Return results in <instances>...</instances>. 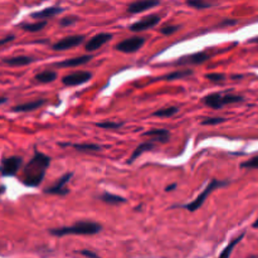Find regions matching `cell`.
<instances>
[{
    "instance_id": "obj_5",
    "label": "cell",
    "mask_w": 258,
    "mask_h": 258,
    "mask_svg": "<svg viewBox=\"0 0 258 258\" xmlns=\"http://www.w3.org/2000/svg\"><path fill=\"white\" fill-rule=\"evenodd\" d=\"M23 164V159L20 156H10L3 158L0 163V173L3 176H14L18 173Z\"/></svg>"
},
{
    "instance_id": "obj_29",
    "label": "cell",
    "mask_w": 258,
    "mask_h": 258,
    "mask_svg": "<svg viewBox=\"0 0 258 258\" xmlns=\"http://www.w3.org/2000/svg\"><path fill=\"white\" fill-rule=\"evenodd\" d=\"M241 168L244 169H258V156H254V158L249 159V160L244 161V163L241 164Z\"/></svg>"
},
{
    "instance_id": "obj_6",
    "label": "cell",
    "mask_w": 258,
    "mask_h": 258,
    "mask_svg": "<svg viewBox=\"0 0 258 258\" xmlns=\"http://www.w3.org/2000/svg\"><path fill=\"white\" fill-rule=\"evenodd\" d=\"M91 78H92V73L88 72V71H77V72L64 76L62 78V83L68 87H72V86L83 85V83L88 82Z\"/></svg>"
},
{
    "instance_id": "obj_38",
    "label": "cell",
    "mask_w": 258,
    "mask_h": 258,
    "mask_svg": "<svg viewBox=\"0 0 258 258\" xmlns=\"http://www.w3.org/2000/svg\"><path fill=\"white\" fill-rule=\"evenodd\" d=\"M249 42H251V43H258V37L253 38V39H251V40H249Z\"/></svg>"
},
{
    "instance_id": "obj_4",
    "label": "cell",
    "mask_w": 258,
    "mask_h": 258,
    "mask_svg": "<svg viewBox=\"0 0 258 258\" xmlns=\"http://www.w3.org/2000/svg\"><path fill=\"white\" fill-rule=\"evenodd\" d=\"M227 184H228L227 181H219V180H217V179H213V180H212L211 183L208 184V186H207V188L204 189L203 191H202V194H199L198 198L194 199L193 202H190V203L186 204L184 208H185L186 211H189V212L198 211V209L201 208L202 206H203L204 202L207 201V198H208L209 194L213 193V191L216 190L217 188H221V186L227 185Z\"/></svg>"
},
{
    "instance_id": "obj_40",
    "label": "cell",
    "mask_w": 258,
    "mask_h": 258,
    "mask_svg": "<svg viewBox=\"0 0 258 258\" xmlns=\"http://www.w3.org/2000/svg\"><path fill=\"white\" fill-rule=\"evenodd\" d=\"M253 228H258V219L253 223Z\"/></svg>"
},
{
    "instance_id": "obj_24",
    "label": "cell",
    "mask_w": 258,
    "mask_h": 258,
    "mask_svg": "<svg viewBox=\"0 0 258 258\" xmlns=\"http://www.w3.org/2000/svg\"><path fill=\"white\" fill-rule=\"evenodd\" d=\"M179 112V107L176 106H170V107H165V108H161V110L155 111L153 113V116L155 117H171V116L176 115Z\"/></svg>"
},
{
    "instance_id": "obj_37",
    "label": "cell",
    "mask_w": 258,
    "mask_h": 258,
    "mask_svg": "<svg viewBox=\"0 0 258 258\" xmlns=\"http://www.w3.org/2000/svg\"><path fill=\"white\" fill-rule=\"evenodd\" d=\"M176 186V184H171V185H169L168 188H166V191H170V190H174Z\"/></svg>"
},
{
    "instance_id": "obj_14",
    "label": "cell",
    "mask_w": 258,
    "mask_h": 258,
    "mask_svg": "<svg viewBox=\"0 0 258 258\" xmlns=\"http://www.w3.org/2000/svg\"><path fill=\"white\" fill-rule=\"evenodd\" d=\"M209 59V55L207 53H194V54L185 55V57L180 58L178 60L179 64L185 66V64H201V63H204L206 60Z\"/></svg>"
},
{
    "instance_id": "obj_16",
    "label": "cell",
    "mask_w": 258,
    "mask_h": 258,
    "mask_svg": "<svg viewBox=\"0 0 258 258\" xmlns=\"http://www.w3.org/2000/svg\"><path fill=\"white\" fill-rule=\"evenodd\" d=\"M45 103V100H35L30 101V102L20 103V105L14 106L12 108L13 112H30V111H34L37 108H39L40 106H43Z\"/></svg>"
},
{
    "instance_id": "obj_9",
    "label": "cell",
    "mask_w": 258,
    "mask_h": 258,
    "mask_svg": "<svg viewBox=\"0 0 258 258\" xmlns=\"http://www.w3.org/2000/svg\"><path fill=\"white\" fill-rule=\"evenodd\" d=\"M72 175H73L72 173L64 174V175H63L62 178L58 179V180L55 181L53 185H50L49 188L45 189V193H47V194H54V196H66V194H68V193H70V190L66 188V184H67L68 181L71 180Z\"/></svg>"
},
{
    "instance_id": "obj_22",
    "label": "cell",
    "mask_w": 258,
    "mask_h": 258,
    "mask_svg": "<svg viewBox=\"0 0 258 258\" xmlns=\"http://www.w3.org/2000/svg\"><path fill=\"white\" fill-rule=\"evenodd\" d=\"M57 73L52 70H45L43 72H39L37 76H35V80L40 83H49L53 82V81L57 80Z\"/></svg>"
},
{
    "instance_id": "obj_27",
    "label": "cell",
    "mask_w": 258,
    "mask_h": 258,
    "mask_svg": "<svg viewBox=\"0 0 258 258\" xmlns=\"http://www.w3.org/2000/svg\"><path fill=\"white\" fill-rule=\"evenodd\" d=\"M189 7L194 8V9H208L212 7L211 3L206 2V0H188Z\"/></svg>"
},
{
    "instance_id": "obj_19",
    "label": "cell",
    "mask_w": 258,
    "mask_h": 258,
    "mask_svg": "<svg viewBox=\"0 0 258 258\" xmlns=\"http://www.w3.org/2000/svg\"><path fill=\"white\" fill-rule=\"evenodd\" d=\"M154 148H155V144H154V143H143V144H140V145H139L138 148L135 149V151L133 153L131 158L128 159V163H134L136 159L140 158V155H143V154L146 153V151L153 150Z\"/></svg>"
},
{
    "instance_id": "obj_10",
    "label": "cell",
    "mask_w": 258,
    "mask_h": 258,
    "mask_svg": "<svg viewBox=\"0 0 258 258\" xmlns=\"http://www.w3.org/2000/svg\"><path fill=\"white\" fill-rule=\"evenodd\" d=\"M159 22H160V17H159V15H148V17L143 18V19H140L139 22L131 24L130 30L131 32H144V30L154 28Z\"/></svg>"
},
{
    "instance_id": "obj_28",
    "label": "cell",
    "mask_w": 258,
    "mask_h": 258,
    "mask_svg": "<svg viewBox=\"0 0 258 258\" xmlns=\"http://www.w3.org/2000/svg\"><path fill=\"white\" fill-rule=\"evenodd\" d=\"M96 126L100 128H120L122 127V122H112V121H105V122H97Z\"/></svg>"
},
{
    "instance_id": "obj_1",
    "label": "cell",
    "mask_w": 258,
    "mask_h": 258,
    "mask_svg": "<svg viewBox=\"0 0 258 258\" xmlns=\"http://www.w3.org/2000/svg\"><path fill=\"white\" fill-rule=\"evenodd\" d=\"M50 164V158L45 154L35 151L29 163L24 166L22 175V181L25 186L37 188L42 184L43 178L45 175L47 168Z\"/></svg>"
},
{
    "instance_id": "obj_8",
    "label": "cell",
    "mask_w": 258,
    "mask_h": 258,
    "mask_svg": "<svg viewBox=\"0 0 258 258\" xmlns=\"http://www.w3.org/2000/svg\"><path fill=\"white\" fill-rule=\"evenodd\" d=\"M83 40H85V35H70V37L58 40L53 44L52 48L54 50H67L80 45L81 43H83Z\"/></svg>"
},
{
    "instance_id": "obj_13",
    "label": "cell",
    "mask_w": 258,
    "mask_h": 258,
    "mask_svg": "<svg viewBox=\"0 0 258 258\" xmlns=\"http://www.w3.org/2000/svg\"><path fill=\"white\" fill-rule=\"evenodd\" d=\"M92 55L87 54V55H81V57H75L71 58V59H66L62 60V62L55 63V67L59 68H73V67H78V66L86 64L87 62H90L92 59Z\"/></svg>"
},
{
    "instance_id": "obj_7",
    "label": "cell",
    "mask_w": 258,
    "mask_h": 258,
    "mask_svg": "<svg viewBox=\"0 0 258 258\" xmlns=\"http://www.w3.org/2000/svg\"><path fill=\"white\" fill-rule=\"evenodd\" d=\"M145 43L144 37H131L116 44V49L122 53H134L140 49Z\"/></svg>"
},
{
    "instance_id": "obj_26",
    "label": "cell",
    "mask_w": 258,
    "mask_h": 258,
    "mask_svg": "<svg viewBox=\"0 0 258 258\" xmlns=\"http://www.w3.org/2000/svg\"><path fill=\"white\" fill-rule=\"evenodd\" d=\"M243 237H244V233H242L241 236H238L236 239H233V241H232L231 243H229L228 246H227L226 248H224L223 251L221 252V257L222 258H226V257L231 256V253H232V251H233V248L237 246V244L239 243V242L242 241V238H243Z\"/></svg>"
},
{
    "instance_id": "obj_36",
    "label": "cell",
    "mask_w": 258,
    "mask_h": 258,
    "mask_svg": "<svg viewBox=\"0 0 258 258\" xmlns=\"http://www.w3.org/2000/svg\"><path fill=\"white\" fill-rule=\"evenodd\" d=\"M8 102V97H4V96H3V97H0V105H4V103H7Z\"/></svg>"
},
{
    "instance_id": "obj_11",
    "label": "cell",
    "mask_w": 258,
    "mask_h": 258,
    "mask_svg": "<svg viewBox=\"0 0 258 258\" xmlns=\"http://www.w3.org/2000/svg\"><path fill=\"white\" fill-rule=\"evenodd\" d=\"M112 39V34L111 33H100V34H96L95 37L91 38L87 43H86V50L87 52H93V50L100 49L102 45H105L106 43L110 42Z\"/></svg>"
},
{
    "instance_id": "obj_21",
    "label": "cell",
    "mask_w": 258,
    "mask_h": 258,
    "mask_svg": "<svg viewBox=\"0 0 258 258\" xmlns=\"http://www.w3.org/2000/svg\"><path fill=\"white\" fill-rule=\"evenodd\" d=\"M60 146H72L78 151H85V153H90V151H98L101 150L100 145L96 144H59Z\"/></svg>"
},
{
    "instance_id": "obj_20",
    "label": "cell",
    "mask_w": 258,
    "mask_h": 258,
    "mask_svg": "<svg viewBox=\"0 0 258 258\" xmlns=\"http://www.w3.org/2000/svg\"><path fill=\"white\" fill-rule=\"evenodd\" d=\"M100 199L105 203L110 204V206H118V204L126 203V199L123 197L116 196V194L112 193H103L102 196L100 197Z\"/></svg>"
},
{
    "instance_id": "obj_2",
    "label": "cell",
    "mask_w": 258,
    "mask_h": 258,
    "mask_svg": "<svg viewBox=\"0 0 258 258\" xmlns=\"http://www.w3.org/2000/svg\"><path fill=\"white\" fill-rule=\"evenodd\" d=\"M102 231V226L92 221H81L68 227H60V228L50 229L49 233L55 237L68 236V234H76V236H93Z\"/></svg>"
},
{
    "instance_id": "obj_3",
    "label": "cell",
    "mask_w": 258,
    "mask_h": 258,
    "mask_svg": "<svg viewBox=\"0 0 258 258\" xmlns=\"http://www.w3.org/2000/svg\"><path fill=\"white\" fill-rule=\"evenodd\" d=\"M244 98L239 95H233L229 92H217L211 93L203 98V103L213 110H219L227 105H233V103L242 102Z\"/></svg>"
},
{
    "instance_id": "obj_39",
    "label": "cell",
    "mask_w": 258,
    "mask_h": 258,
    "mask_svg": "<svg viewBox=\"0 0 258 258\" xmlns=\"http://www.w3.org/2000/svg\"><path fill=\"white\" fill-rule=\"evenodd\" d=\"M5 191V185H2L0 186V193H4Z\"/></svg>"
},
{
    "instance_id": "obj_32",
    "label": "cell",
    "mask_w": 258,
    "mask_h": 258,
    "mask_svg": "<svg viewBox=\"0 0 258 258\" xmlns=\"http://www.w3.org/2000/svg\"><path fill=\"white\" fill-rule=\"evenodd\" d=\"M77 20H78L77 17H66V18H63V19H60L59 25L60 27H70V25L75 24Z\"/></svg>"
},
{
    "instance_id": "obj_15",
    "label": "cell",
    "mask_w": 258,
    "mask_h": 258,
    "mask_svg": "<svg viewBox=\"0 0 258 258\" xmlns=\"http://www.w3.org/2000/svg\"><path fill=\"white\" fill-rule=\"evenodd\" d=\"M3 62L5 64L10 66V67H23V66L30 64V63L34 62V58L28 57V55H17V57L4 58Z\"/></svg>"
},
{
    "instance_id": "obj_23",
    "label": "cell",
    "mask_w": 258,
    "mask_h": 258,
    "mask_svg": "<svg viewBox=\"0 0 258 258\" xmlns=\"http://www.w3.org/2000/svg\"><path fill=\"white\" fill-rule=\"evenodd\" d=\"M193 71L191 70H183V71H175L173 73H169L164 77V80L166 81H175V80H180V78H185V77H190L193 75Z\"/></svg>"
},
{
    "instance_id": "obj_12",
    "label": "cell",
    "mask_w": 258,
    "mask_h": 258,
    "mask_svg": "<svg viewBox=\"0 0 258 258\" xmlns=\"http://www.w3.org/2000/svg\"><path fill=\"white\" fill-rule=\"evenodd\" d=\"M160 0H138V2L131 3L127 7V12L131 14H138V13H143L145 10L151 9V8L159 5Z\"/></svg>"
},
{
    "instance_id": "obj_34",
    "label": "cell",
    "mask_w": 258,
    "mask_h": 258,
    "mask_svg": "<svg viewBox=\"0 0 258 258\" xmlns=\"http://www.w3.org/2000/svg\"><path fill=\"white\" fill-rule=\"evenodd\" d=\"M14 39H15L14 34H9V35H7V37H4V38H0V47H2V45L8 44V43L13 42Z\"/></svg>"
},
{
    "instance_id": "obj_35",
    "label": "cell",
    "mask_w": 258,
    "mask_h": 258,
    "mask_svg": "<svg viewBox=\"0 0 258 258\" xmlns=\"http://www.w3.org/2000/svg\"><path fill=\"white\" fill-rule=\"evenodd\" d=\"M80 254H82V256H86V257H97V253L96 252H92V251H88V249H83V251L80 252Z\"/></svg>"
},
{
    "instance_id": "obj_33",
    "label": "cell",
    "mask_w": 258,
    "mask_h": 258,
    "mask_svg": "<svg viewBox=\"0 0 258 258\" xmlns=\"http://www.w3.org/2000/svg\"><path fill=\"white\" fill-rule=\"evenodd\" d=\"M207 78L209 81H213V82H222V81L226 80L224 75H222V73H209V75H207Z\"/></svg>"
},
{
    "instance_id": "obj_25",
    "label": "cell",
    "mask_w": 258,
    "mask_h": 258,
    "mask_svg": "<svg viewBox=\"0 0 258 258\" xmlns=\"http://www.w3.org/2000/svg\"><path fill=\"white\" fill-rule=\"evenodd\" d=\"M47 25V22H45L44 19L40 20V22H37V23H30V24H22V29L27 30V32H39V30H42L43 28Z\"/></svg>"
},
{
    "instance_id": "obj_30",
    "label": "cell",
    "mask_w": 258,
    "mask_h": 258,
    "mask_svg": "<svg viewBox=\"0 0 258 258\" xmlns=\"http://www.w3.org/2000/svg\"><path fill=\"white\" fill-rule=\"evenodd\" d=\"M226 122L224 117H207L202 121V125H217V123Z\"/></svg>"
},
{
    "instance_id": "obj_18",
    "label": "cell",
    "mask_w": 258,
    "mask_h": 258,
    "mask_svg": "<svg viewBox=\"0 0 258 258\" xmlns=\"http://www.w3.org/2000/svg\"><path fill=\"white\" fill-rule=\"evenodd\" d=\"M144 136H149L153 140L160 141V143H166L170 139V133L168 130H164V128H154V130L146 131Z\"/></svg>"
},
{
    "instance_id": "obj_31",
    "label": "cell",
    "mask_w": 258,
    "mask_h": 258,
    "mask_svg": "<svg viewBox=\"0 0 258 258\" xmlns=\"http://www.w3.org/2000/svg\"><path fill=\"white\" fill-rule=\"evenodd\" d=\"M178 29H179V25H165V27L161 28L160 33L164 35H170V34H174Z\"/></svg>"
},
{
    "instance_id": "obj_17",
    "label": "cell",
    "mask_w": 258,
    "mask_h": 258,
    "mask_svg": "<svg viewBox=\"0 0 258 258\" xmlns=\"http://www.w3.org/2000/svg\"><path fill=\"white\" fill-rule=\"evenodd\" d=\"M63 12L62 8L59 7H49V8H45V9L39 10V12H35L33 13L30 17L33 19H48V18H53L55 15L60 14Z\"/></svg>"
}]
</instances>
